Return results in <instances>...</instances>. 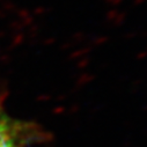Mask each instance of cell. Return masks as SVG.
Listing matches in <instances>:
<instances>
[{"instance_id": "6da1fadb", "label": "cell", "mask_w": 147, "mask_h": 147, "mask_svg": "<svg viewBox=\"0 0 147 147\" xmlns=\"http://www.w3.org/2000/svg\"><path fill=\"white\" fill-rule=\"evenodd\" d=\"M5 96L0 84V147H27L38 138V129L32 123L9 116L5 109Z\"/></svg>"}]
</instances>
